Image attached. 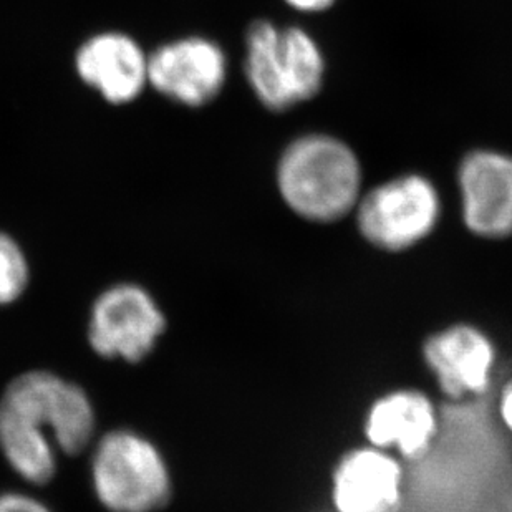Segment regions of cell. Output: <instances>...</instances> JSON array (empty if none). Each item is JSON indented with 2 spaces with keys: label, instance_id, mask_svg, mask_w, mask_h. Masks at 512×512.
<instances>
[{
  "label": "cell",
  "instance_id": "1",
  "mask_svg": "<svg viewBox=\"0 0 512 512\" xmlns=\"http://www.w3.org/2000/svg\"><path fill=\"white\" fill-rule=\"evenodd\" d=\"M277 181L292 211L315 223H334L357 206L362 170L342 141L309 135L285 150Z\"/></svg>",
  "mask_w": 512,
  "mask_h": 512
},
{
  "label": "cell",
  "instance_id": "2",
  "mask_svg": "<svg viewBox=\"0 0 512 512\" xmlns=\"http://www.w3.org/2000/svg\"><path fill=\"white\" fill-rule=\"evenodd\" d=\"M93 493L110 512H156L170 503L173 479L160 448L133 430H113L93 448Z\"/></svg>",
  "mask_w": 512,
  "mask_h": 512
},
{
  "label": "cell",
  "instance_id": "3",
  "mask_svg": "<svg viewBox=\"0 0 512 512\" xmlns=\"http://www.w3.org/2000/svg\"><path fill=\"white\" fill-rule=\"evenodd\" d=\"M319 45L302 29L256 22L247 34L246 73L267 108L281 112L319 92L324 80Z\"/></svg>",
  "mask_w": 512,
  "mask_h": 512
},
{
  "label": "cell",
  "instance_id": "4",
  "mask_svg": "<svg viewBox=\"0 0 512 512\" xmlns=\"http://www.w3.org/2000/svg\"><path fill=\"white\" fill-rule=\"evenodd\" d=\"M0 406L49 436L65 455L87 450L97 428L88 393L47 370H30L15 377L2 393Z\"/></svg>",
  "mask_w": 512,
  "mask_h": 512
},
{
  "label": "cell",
  "instance_id": "5",
  "mask_svg": "<svg viewBox=\"0 0 512 512\" xmlns=\"http://www.w3.org/2000/svg\"><path fill=\"white\" fill-rule=\"evenodd\" d=\"M166 325L165 312L143 285L121 282L93 300L88 343L102 358L140 363L155 352Z\"/></svg>",
  "mask_w": 512,
  "mask_h": 512
},
{
  "label": "cell",
  "instance_id": "6",
  "mask_svg": "<svg viewBox=\"0 0 512 512\" xmlns=\"http://www.w3.org/2000/svg\"><path fill=\"white\" fill-rule=\"evenodd\" d=\"M440 211L430 179L406 174L380 184L358 203V228L378 249L405 251L430 236Z\"/></svg>",
  "mask_w": 512,
  "mask_h": 512
},
{
  "label": "cell",
  "instance_id": "7",
  "mask_svg": "<svg viewBox=\"0 0 512 512\" xmlns=\"http://www.w3.org/2000/svg\"><path fill=\"white\" fill-rule=\"evenodd\" d=\"M226 68L219 45L191 37L163 45L148 57V82L173 102L199 107L221 92Z\"/></svg>",
  "mask_w": 512,
  "mask_h": 512
},
{
  "label": "cell",
  "instance_id": "8",
  "mask_svg": "<svg viewBox=\"0 0 512 512\" xmlns=\"http://www.w3.org/2000/svg\"><path fill=\"white\" fill-rule=\"evenodd\" d=\"M459 188L469 231L489 239L512 236V156L474 151L461 165Z\"/></svg>",
  "mask_w": 512,
  "mask_h": 512
},
{
  "label": "cell",
  "instance_id": "9",
  "mask_svg": "<svg viewBox=\"0 0 512 512\" xmlns=\"http://www.w3.org/2000/svg\"><path fill=\"white\" fill-rule=\"evenodd\" d=\"M423 357L445 395L463 398L488 390L496 352L488 335L459 324L431 335Z\"/></svg>",
  "mask_w": 512,
  "mask_h": 512
},
{
  "label": "cell",
  "instance_id": "10",
  "mask_svg": "<svg viewBox=\"0 0 512 512\" xmlns=\"http://www.w3.org/2000/svg\"><path fill=\"white\" fill-rule=\"evenodd\" d=\"M403 473L397 459L370 446L343 456L334 473L339 512H398Z\"/></svg>",
  "mask_w": 512,
  "mask_h": 512
},
{
  "label": "cell",
  "instance_id": "11",
  "mask_svg": "<svg viewBox=\"0 0 512 512\" xmlns=\"http://www.w3.org/2000/svg\"><path fill=\"white\" fill-rule=\"evenodd\" d=\"M77 72L108 102L128 103L148 82V57L128 35H95L78 50Z\"/></svg>",
  "mask_w": 512,
  "mask_h": 512
},
{
  "label": "cell",
  "instance_id": "12",
  "mask_svg": "<svg viewBox=\"0 0 512 512\" xmlns=\"http://www.w3.org/2000/svg\"><path fill=\"white\" fill-rule=\"evenodd\" d=\"M436 425L435 408L425 393L400 390L370 408L365 433L375 448H395L403 458L416 459L430 448Z\"/></svg>",
  "mask_w": 512,
  "mask_h": 512
},
{
  "label": "cell",
  "instance_id": "13",
  "mask_svg": "<svg viewBox=\"0 0 512 512\" xmlns=\"http://www.w3.org/2000/svg\"><path fill=\"white\" fill-rule=\"evenodd\" d=\"M0 451L10 468L27 483L47 484L57 473L54 441L4 408H0Z\"/></svg>",
  "mask_w": 512,
  "mask_h": 512
},
{
  "label": "cell",
  "instance_id": "14",
  "mask_svg": "<svg viewBox=\"0 0 512 512\" xmlns=\"http://www.w3.org/2000/svg\"><path fill=\"white\" fill-rule=\"evenodd\" d=\"M30 267L14 237L0 232V305H10L29 287Z\"/></svg>",
  "mask_w": 512,
  "mask_h": 512
},
{
  "label": "cell",
  "instance_id": "15",
  "mask_svg": "<svg viewBox=\"0 0 512 512\" xmlns=\"http://www.w3.org/2000/svg\"><path fill=\"white\" fill-rule=\"evenodd\" d=\"M0 512H54L40 499L24 493L0 494Z\"/></svg>",
  "mask_w": 512,
  "mask_h": 512
},
{
  "label": "cell",
  "instance_id": "16",
  "mask_svg": "<svg viewBox=\"0 0 512 512\" xmlns=\"http://www.w3.org/2000/svg\"><path fill=\"white\" fill-rule=\"evenodd\" d=\"M285 2L302 12H320V10L329 9L335 0H285Z\"/></svg>",
  "mask_w": 512,
  "mask_h": 512
},
{
  "label": "cell",
  "instance_id": "17",
  "mask_svg": "<svg viewBox=\"0 0 512 512\" xmlns=\"http://www.w3.org/2000/svg\"><path fill=\"white\" fill-rule=\"evenodd\" d=\"M501 416H503L504 425L508 426L512 433V380L508 387L504 388L503 397H501Z\"/></svg>",
  "mask_w": 512,
  "mask_h": 512
}]
</instances>
